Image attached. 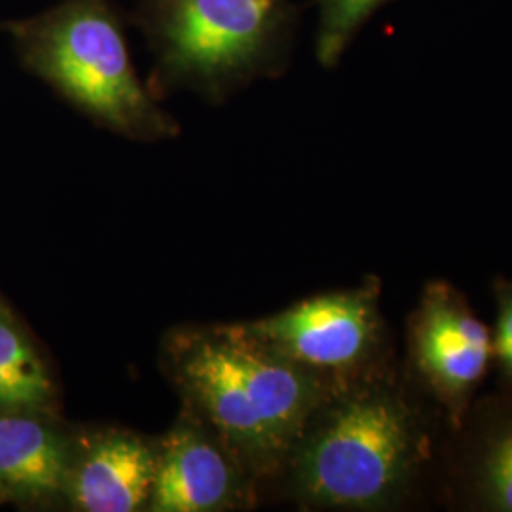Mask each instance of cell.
<instances>
[{"instance_id": "6", "label": "cell", "mask_w": 512, "mask_h": 512, "mask_svg": "<svg viewBox=\"0 0 512 512\" xmlns=\"http://www.w3.org/2000/svg\"><path fill=\"white\" fill-rule=\"evenodd\" d=\"M171 357L175 380L194 414H202L251 475H274L287 467V454L239 372L226 327L179 334Z\"/></svg>"}, {"instance_id": "14", "label": "cell", "mask_w": 512, "mask_h": 512, "mask_svg": "<svg viewBox=\"0 0 512 512\" xmlns=\"http://www.w3.org/2000/svg\"><path fill=\"white\" fill-rule=\"evenodd\" d=\"M0 503H2V501H0Z\"/></svg>"}, {"instance_id": "11", "label": "cell", "mask_w": 512, "mask_h": 512, "mask_svg": "<svg viewBox=\"0 0 512 512\" xmlns=\"http://www.w3.org/2000/svg\"><path fill=\"white\" fill-rule=\"evenodd\" d=\"M469 473L478 509L512 512V410L492 421L480 437Z\"/></svg>"}, {"instance_id": "8", "label": "cell", "mask_w": 512, "mask_h": 512, "mask_svg": "<svg viewBox=\"0 0 512 512\" xmlns=\"http://www.w3.org/2000/svg\"><path fill=\"white\" fill-rule=\"evenodd\" d=\"M156 473V448L128 431L76 439L65 499L74 511H147Z\"/></svg>"}, {"instance_id": "4", "label": "cell", "mask_w": 512, "mask_h": 512, "mask_svg": "<svg viewBox=\"0 0 512 512\" xmlns=\"http://www.w3.org/2000/svg\"><path fill=\"white\" fill-rule=\"evenodd\" d=\"M243 327L281 357L340 387L378 372L387 348L376 279L311 296Z\"/></svg>"}, {"instance_id": "5", "label": "cell", "mask_w": 512, "mask_h": 512, "mask_svg": "<svg viewBox=\"0 0 512 512\" xmlns=\"http://www.w3.org/2000/svg\"><path fill=\"white\" fill-rule=\"evenodd\" d=\"M408 361L423 389L461 429L478 387L494 363L492 330L448 281L425 285L408 319Z\"/></svg>"}, {"instance_id": "7", "label": "cell", "mask_w": 512, "mask_h": 512, "mask_svg": "<svg viewBox=\"0 0 512 512\" xmlns=\"http://www.w3.org/2000/svg\"><path fill=\"white\" fill-rule=\"evenodd\" d=\"M251 475L213 429L179 421L156 448L150 512H220L249 503Z\"/></svg>"}, {"instance_id": "2", "label": "cell", "mask_w": 512, "mask_h": 512, "mask_svg": "<svg viewBox=\"0 0 512 512\" xmlns=\"http://www.w3.org/2000/svg\"><path fill=\"white\" fill-rule=\"evenodd\" d=\"M21 69L101 128L135 141L177 135V122L135 69L124 21L112 0H59L0 23Z\"/></svg>"}, {"instance_id": "1", "label": "cell", "mask_w": 512, "mask_h": 512, "mask_svg": "<svg viewBox=\"0 0 512 512\" xmlns=\"http://www.w3.org/2000/svg\"><path fill=\"white\" fill-rule=\"evenodd\" d=\"M429 444L420 406L378 370L313 414L287 461L294 495L313 509H393L412 492Z\"/></svg>"}, {"instance_id": "10", "label": "cell", "mask_w": 512, "mask_h": 512, "mask_svg": "<svg viewBox=\"0 0 512 512\" xmlns=\"http://www.w3.org/2000/svg\"><path fill=\"white\" fill-rule=\"evenodd\" d=\"M52 372L16 313L0 298V412H55Z\"/></svg>"}, {"instance_id": "13", "label": "cell", "mask_w": 512, "mask_h": 512, "mask_svg": "<svg viewBox=\"0 0 512 512\" xmlns=\"http://www.w3.org/2000/svg\"><path fill=\"white\" fill-rule=\"evenodd\" d=\"M495 317L494 363L501 382L512 387V279L497 277L494 281Z\"/></svg>"}, {"instance_id": "9", "label": "cell", "mask_w": 512, "mask_h": 512, "mask_svg": "<svg viewBox=\"0 0 512 512\" xmlns=\"http://www.w3.org/2000/svg\"><path fill=\"white\" fill-rule=\"evenodd\" d=\"M76 439L54 412H0V501L46 505L65 499Z\"/></svg>"}, {"instance_id": "3", "label": "cell", "mask_w": 512, "mask_h": 512, "mask_svg": "<svg viewBox=\"0 0 512 512\" xmlns=\"http://www.w3.org/2000/svg\"><path fill=\"white\" fill-rule=\"evenodd\" d=\"M154 80L220 99L285 73L302 23L294 0H137Z\"/></svg>"}, {"instance_id": "12", "label": "cell", "mask_w": 512, "mask_h": 512, "mask_svg": "<svg viewBox=\"0 0 512 512\" xmlns=\"http://www.w3.org/2000/svg\"><path fill=\"white\" fill-rule=\"evenodd\" d=\"M391 0H315L317 21L313 33V54L325 69H336L368 25Z\"/></svg>"}]
</instances>
